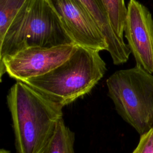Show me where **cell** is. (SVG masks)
<instances>
[{
	"mask_svg": "<svg viewBox=\"0 0 153 153\" xmlns=\"http://www.w3.org/2000/svg\"><path fill=\"white\" fill-rule=\"evenodd\" d=\"M75 133L66 126L62 118L42 153H74Z\"/></svg>",
	"mask_w": 153,
	"mask_h": 153,
	"instance_id": "9",
	"label": "cell"
},
{
	"mask_svg": "<svg viewBox=\"0 0 153 153\" xmlns=\"http://www.w3.org/2000/svg\"><path fill=\"white\" fill-rule=\"evenodd\" d=\"M99 52L77 45L71 57L60 65L23 82L65 106L88 93L103 78L106 66Z\"/></svg>",
	"mask_w": 153,
	"mask_h": 153,
	"instance_id": "2",
	"label": "cell"
},
{
	"mask_svg": "<svg viewBox=\"0 0 153 153\" xmlns=\"http://www.w3.org/2000/svg\"><path fill=\"white\" fill-rule=\"evenodd\" d=\"M90 15L103 36L108 46V51L115 65L126 62L131 53L130 49L123 39L114 31L102 0H78Z\"/></svg>",
	"mask_w": 153,
	"mask_h": 153,
	"instance_id": "8",
	"label": "cell"
},
{
	"mask_svg": "<svg viewBox=\"0 0 153 153\" xmlns=\"http://www.w3.org/2000/svg\"><path fill=\"white\" fill-rule=\"evenodd\" d=\"M102 1L114 31L119 38L123 39L127 13V7H126L124 0H102Z\"/></svg>",
	"mask_w": 153,
	"mask_h": 153,
	"instance_id": "10",
	"label": "cell"
},
{
	"mask_svg": "<svg viewBox=\"0 0 153 153\" xmlns=\"http://www.w3.org/2000/svg\"><path fill=\"white\" fill-rule=\"evenodd\" d=\"M27 0H0V40Z\"/></svg>",
	"mask_w": 153,
	"mask_h": 153,
	"instance_id": "11",
	"label": "cell"
},
{
	"mask_svg": "<svg viewBox=\"0 0 153 153\" xmlns=\"http://www.w3.org/2000/svg\"><path fill=\"white\" fill-rule=\"evenodd\" d=\"M132 153H153V128L140 136L139 143Z\"/></svg>",
	"mask_w": 153,
	"mask_h": 153,
	"instance_id": "12",
	"label": "cell"
},
{
	"mask_svg": "<svg viewBox=\"0 0 153 153\" xmlns=\"http://www.w3.org/2000/svg\"><path fill=\"white\" fill-rule=\"evenodd\" d=\"M124 32L136 66L153 73V19L137 0L129 1Z\"/></svg>",
	"mask_w": 153,
	"mask_h": 153,
	"instance_id": "7",
	"label": "cell"
},
{
	"mask_svg": "<svg viewBox=\"0 0 153 153\" xmlns=\"http://www.w3.org/2000/svg\"><path fill=\"white\" fill-rule=\"evenodd\" d=\"M48 1L76 45L99 51H108L105 37L78 0Z\"/></svg>",
	"mask_w": 153,
	"mask_h": 153,
	"instance_id": "6",
	"label": "cell"
},
{
	"mask_svg": "<svg viewBox=\"0 0 153 153\" xmlns=\"http://www.w3.org/2000/svg\"><path fill=\"white\" fill-rule=\"evenodd\" d=\"M0 153H11L10 151H8L7 149H5L4 148L1 149L0 150Z\"/></svg>",
	"mask_w": 153,
	"mask_h": 153,
	"instance_id": "13",
	"label": "cell"
},
{
	"mask_svg": "<svg viewBox=\"0 0 153 153\" xmlns=\"http://www.w3.org/2000/svg\"><path fill=\"white\" fill-rule=\"evenodd\" d=\"M71 44L75 43L48 0H27L0 40V62L29 47Z\"/></svg>",
	"mask_w": 153,
	"mask_h": 153,
	"instance_id": "3",
	"label": "cell"
},
{
	"mask_svg": "<svg viewBox=\"0 0 153 153\" xmlns=\"http://www.w3.org/2000/svg\"><path fill=\"white\" fill-rule=\"evenodd\" d=\"M7 103L16 152L42 153L63 118V106L21 81L10 88Z\"/></svg>",
	"mask_w": 153,
	"mask_h": 153,
	"instance_id": "1",
	"label": "cell"
},
{
	"mask_svg": "<svg viewBox=\"0 0 153 153\" xmlns=\"http://www.w3.org/2000/svg\"><path fill=\"white\" fill-rule=\"evenodd\" d=\"M75 44L51 47H31L5 58L0 62V75L7 73L17 81L44 75L60 65L75 51Z\"/></svg>",
	"mask_w": 153,
	"mask_h": 153,
	"instance_id": "5",
	"label": "cell"
},
{
	"mask_svg": "<svg viewBox=\"0 0 153 153\" xmlns=\"http://www.w3.org/2000/svg\"><path fill=\"white\" fill-rule=\"evenodd\" d=\"M120 117L141 136L153 128V75L136 66L117 71L106 80Z\"/></svg>",
	"mask_w": 153,
	"mask_h": 153,
	"instance_id": "4",
	"label": "cell"
}]
</instances>
